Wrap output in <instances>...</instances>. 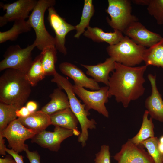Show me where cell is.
Wrapping results in <instances>:
<instances>
[{"mask_svg":"<svg viewBox=\"0 0 163 163\" xmlns=\"http://www.w3.org/2000/svg\"><path fill=\"white\" fill-rule=\"evenodd\" d=\"M115 69L109 78L110 98L114 96L116 101L127 107L132 101L137 100L144 94V73L147 66H126L115 62Z\"/></svg>","mask_w":163,"mask_h":163,"instance_id":"1","label":"cell"},{"mask_svg":"<svg viewBox=\"0 0 163 163\" xmlns=\"http://www.w3.org/2000/svg\"><path fill=\"white\" fill-rule=\"evenodd\" d=\"M25 74L13 69H6L0 77V102L23 106L31 92Z\"/></svg>","mask_w":163,"mask_h":163,"instance_id":"2","label":"cell"},{"mask_svg":"<svg viewBox=\"0 0 163 163\" xmlns=\"http://www.w3.org/2000/svg\"><path fill=\"white\" fill-rule=\"evenodd\" d=\"M51 82L56 83L58 87L64 90L66 93L70 104V108L77 118L81 129L79 135L80 138L85 140L88 138L89 129L96 127V123L93 119H89L88 117L90 115L85 109V105L76 97L74 91L73 85L69 80L56 72L53 76Z\"/></svg>","mask_w":163,"mask_h":163,"instance_id":"3","label":"cell"},{"mask_svg":"<svg viewBox=\"0 0 163 163\" xmlns=\"http://www.w3.org/2000/svg\"><path fill=\"white\" fill-rule=\"evenodd\" d=\"M146 49L126 36L117 44L107 46L106 50L116 62L133 67L144 61Z\"/></svg>","mask_w":163,"mask_h":163,"instance_id":"4","label":"cell"},{"mask_svg":"<svg viewBox=\"0 0 163 163\" xmlns=\"http://www.w3.org/2000/svg\"><path fill=\"white\" fill-rule=\"evenodd\" d=\"M56 3L55 0H39L29 16L27 22L34 30L36 38L34 42L36 47L42 51L49 46H55V38L46 29L44 15L46 11Z\"/></svg>","mask_w":163,"mask_h":163,"instance_id":"5","label":"cell"},{"mask_svg":"<svg viewBox=\"0 0 163 163\" xmlns=\"http://www.w3.org/2000/svg\"><path fill=\"white\" fill-rule=\"evenodd\" d=\"M36 47L34 42L23 49L18 45L9 47L3 55L4 59L0 62V71L11 68L26 73L33 62L32 52Z\"/></svg>","mask_w":163,"mask_h":163,"instance_id":"6","label":"cell"},{"mask_svg":"<svg viewBox=\"0 0 163 163\" xmlns=\"http://www.w3.org/2000/svg\"><path fill=\"white\" fill-rule=\"evenodd\" d=\"M131 1L128 0H108L106 12L111 19L107 18L109 25L114 30L123 33L133 22L138 21L137 18L131 14Z\"/></svg>","mask_w":163,"mask_h":163,"instance_id":"7","label":"cell"},{"mask_svg":"<svg viewBox=\"0 0 163 163\" xmlns=\"http://www.w3.org/2000/svg\"><path fill=\"white\" fill-rule=\"evenodd\" d=\"M109 88L106 86L100 88L97 90L89 91L77 85H73L75 94L83 101L86 110L93 109L107 118L109 117V113L105 104L110 98Z\"/></svg>","mask_w":163,"mask_h":163,"instance_id":"8","label":"cell"},{"mask_svg":"<svg viewBox=\"0 0 163 163\" xmlns=\"http://www.w3.org/2000/svg\"><path fill=\"white\" fill-rule=\"evenodd\" d=\"M0 132L3 137L7 139L8 146L18 153L28 148V145L24 143L25 141L32 139L36 135L24 126L18 118L11 122Z\"/></svg>","mask_w":163,"mask_h":163,"instance_id":"9","label":"cell"},{"mask_svg":"<svg viewBox=\"0 0 163 163\" xmlns=\"http://www.w3.org/2000/svg\"><path fill=\"white\" fill-rule=\"evenodd\" d=\"M48 10L47 20L55 34V47L57 50L66 55L67 50L65 46L66 37L69 32L75 30V26L66 22L58 14L53 6L49 7Z\"/></svg>","mask_w":163,"mask_h":163,"instance_id":"10","label":"cell"},{"mask_svg":"<svg viewBox=\"0 0 163 163\" xmlns=\"http://www.w3.org/2000/svg\"><path fill=\"white\" fill-rule=\"evenodd\" d=\"M37 2L36 0H18L12 3L0 2V7L6 11V13L0 17V26L3 27L8 22L25 20L29 18L30 12L34 9Z\"/></svg>","mask_w":163,"mask_h":163,"instance_id":"11","label":"cell"},{"mask_svg":"<svg viewBox=\"0 0 163 163\" xmlns=\"http://www.w3.org/2000/svg\"><path fill=\"white\" fill-rule=\"evenodd\" d=\"M73 135L72 130L55 126L53 131L45 130L35 135L31 139V142L50 151L57 152L59 149L62 142Z\"/></svg>","mask_w":163,"mask_h":163,"instance_id":"12","label":"cell"},{"mask_svg":"<svg viewBox=\"0 0 163 163\" xmlns=\"http://www.w3.org/2000/svg\"><path fill=\"white\" fill-rule=\"evenodd\" d=\"M142 147L133 144L129 139L113 156L114 159L117 163H155Z\"/></svg>","mask_w":163,"mask_h":163,"instance_id":"13","label":"cell"},{"mask_svg":"<svg viewBox=\"0 0 163 163\" xmlns=\"http://www.w3.org/2000/svg\"><path fill=\"white\" fill-rule=\"evenodd\" d=\"M123 33L137 44L149 48L163 38L160 35L148 30L138 21L130 24Z\"/></svg>","mask_w":163,"mask_h":163,"instance_id":"14","label":"cell"},{"mask_svg":"<svg viewBox=\"0 0 163 163\" xmlns=\"http://www.w3.org/2000/svg\"><path fill=\"white\" fill-rule=\"evenodd\" d=\"M59 68L62 74L74 81L75 85L92 90H97L100 88L97 82L88 77L82 70L72 64L63 62L60 64Z\"/></svg>","mask_w":163,"mask_h":163,"instance_id":"15","label":"cell"},{"mask_svg":"<svg viewBox=\"0 0 163 163\" xmlns=\"http://www.w3.org/2000/svg\"><path fill=\"white\" fill-rule=\"evenodd\" d=\"M151 87V94L145 101V106L152 119L163 122V100L157 88L156 75H148Z\"/></svg>","mask_w":163,"mask_h":163,"instance_id":"16","label":"cell"},{"mask_svg":"<svg viewBox=\"0 0 163 163\" xmlns=\"http://www.w3.org/2000/svg\"><path fill=\"white\" fill-rule=\"evenodd\" d=\"M115 61L111 57L107 58L105 61L94 65L81 64L87 69L86 74L91 77L97 82H102L109 86V74L115 69Z\"/></svg>","mask_w":163,"mask_h":163,"instance_id":"17","label":"cell"},{"mask_svg":"<svg viewBox=\"0 0 163 163\" xmlns=\"http://www.w3.org/2000/svg\"><path fill=\"white\" fill-rule=\"evenodd\" d=\"M50 117L51 125L72 130L75 136L80 134L77 127L78 119L70 108L56 112L50 115Z\"/></svg>","mask_w":163,"mask_h":163,"instance_id":"18","label":"cell"},{"mask_svg":"<svg viewBox=\"0 0 163 163\" xmlns=\"http://www.w3.org/2000/svg\"><path fill=\"white\" fill-rule=\"evenodd\" d=\"M18 118L24 126L36 135L45 130L51 125L50 116L41 110L32 113L26 117Z\"/></svg>","mask_w":163,"mask_h":163,"instance_id":"19","label":"cell"},{"mask_svg":"<svg viewBox=\"0 0 163 163\" xmlns=\"http://www.w3.org/2000/svg\"><path fill=\"white\" fill-rule=\"evenodd\" d=\"M83 35L94 42H105L109 45L117 44L124 37L122 33L117 30H114L113 32H106L99 27H91L90 26L87 28Z\"/></svg>","mask_w":163,"mask_h":163,"instance_id":"20","label":"cell"},{"mask_svg":"<svg viewBox=\"0 0 163 163\" xmlns=\"http://www.w3.org/2000/svg\"><path fill=\"white\" fill-rule=\"evenodd\" d=\"M59 87L54 89L49 95L50 101L40 110L50 116L59 110L70 108L67 95Z\"/></svg>","mask_w":163,"mask_h":163,"instance_id":"21","label":"cell"},{"mask_svg":"<svg viewBox=\"0 0 163 163\" xmlns=\"http://www.w3.org/2000/svg\"><path fill=\"white\" fill-rule=\"evenodd\" d=\"M57 53L55 47L51 46L45 48L40 54L46 76H54L57 72L55 66L57 61Z\"/></svg>","mask_w":163,"mask_h":163,"instance_id":"22","label":"cell"},{"mask_svg":"<svg viewBox=\"0 0 163 163\" xmlns=\"http://www.w3.org/2000/svg\"><path fill=\"white\" fill-rule=\"evenodd\" d=\"M149 115L148 110H145L143 116L140 129L134 136L129 139L131 142L136 145H139L141 142L154 136V127L152 119L150 117L148 119Z\"/></svg>","mask_w":163,"mask_h":163,"instance_id":"23","label":"cell"},{"mask_svg":"<svg viewBox=\"0 0 163 163\" xmlns=\"http://www.w3.org/2000/svg\"><path fill=\"white\" fill-rule=\"evenodd\" d=\"M144 61L145 65H152L163 68V37L158 42L146 49Z\"/></svg>","mask_w":163,"mask_h":163,"instance_id":"24","label":"cell"},{"mask_svg":"<svg viewBox=\"0 0 163 163\" xmlns=\"http://www.w3.org/2000/svg\"><path fill=\"white\" fill-rule=\"evenodd\" d=\"M31 29L27 21L24 20L16 21L10 30L4 32H0V43L9 40L15 41L20 34L28 32L30 31Z\"/></svg>","mask_w":163,"mask_h":163,"instance_id":"25","label":"cell"},{"mask_svg":"<svg viewBox=\"0 0 163 163\" xmlns=\"http://www.w3.org/2000/svg\"><path fill=\"white\" fill-rule=\"evenodd\" d=\"M82 13L79 23L75 26L76 33L74 38H79L89 26V22L95 12L92 0H85Z\"/></svg>","mask_w":163,"mask_h":163,"instance_id":"26","label":"cell"},{"mask_svg":"<svg viewBox=\"0 0 163 163\" xmlns=\"http://www.w3.org/2000/svg\"><path fill=\"white\" fill-rule=\"evenodd\" d=\"M21 107L16 104L0 102V131L16 119V111Z\"/></svg>","mask_w":163,"mask_h":163,"instance_id":"27","label":"cell"},{"mask_svg":"<svg viewBox=\"0 0 163 163\" xmlns=\"http://www.w3.org/2000/svg\"><path fill=\"white\" fill-rule=\"evenodd\" d=\"M26 78L31 86H35L46 76L41 62L40 54L37 56L28 71L25 73Z\"/></svg>","mask_w":163,"mask_h":163,"instance_id":"28","label":"cell"},{"mask_svg":"<svg viewBox=\"0 0 163 163\" xmlns=\"http://www.w3.org/2000/svg\"><path fill=\"white\" fill-rule=\"evenodd\" d=\"M159 142L157 137L154 136L144 141L140 144L147 149L148 152L155 163H163V154L158 147Z\"/></svg>","mask_w":163,"mask_h":163,"instance_id":"29","label":"cell"},{"mask_svg":"<svg viewBox=\"0 0 163 163\" xmlns=\"http://www.w3.org/2000/svg\"><path fill=\"white\" fill-rule=\"evenodd\" d=\"M147 10L155 19L157 24H163V0H149Z\"/></svg>","mask_w":163,"mask_h":163,"instance_id":"30","label":"cell"},{"mask_svg":"<svg viewBox=\"0 0 163 163\" xmlns=\"http://www.w3.org/2000/svg\"><path fill=\"white\" fill-rule=\"evenodd\" d=\"M110 147L108 145H103L100 151L95 154L94 161L96 163H110Z\"/></svg>","mask_w":163,"mask_h":163,"instance_id":"31","label":"cell"},{"mask_svg":"<svg viewBox=\"0 0 163 163\" xmlns=\"http://www.w3.org/2000/svg\"><path fill=\"white\" fill-rule=\"evenodd\" d=\"M24 151L30 163H40V156L37 152L30 151L28 148Z\"/></svg>","mask_w":163,"mask_h":163,"instance_id":"32","label":"cell"},{"mask_svg":"<svg viewBox=\"0 0 163 163\" xmlns=\"http://www.w3.org/2000/svg\"><path fill=\"white\" fill-rule=\"evenodd\" d=\"M6 152L12 157L17 163H24L23 156L13 150L7 148Z\"/></svg>","mask_w":163,"mask_h":163,"instance_id":"33","label":"cell"},{"mask_svg":"<svg viewBox=\"0 0 163 163\" xmlns=\"http://www.w3.org/2000/svg\"><path fill=\"white\" fill-rule=\"evenodd\" d=\"M30 113L26 106L22 107L16 111V115L18 118L26 117Z\"/></svg>","mask_w":163,"mask_h":163,"instance_id":"34","label":"cell"},{"mask_svg":"<svg viewBox=\"0 0 163 163\" xmlns=\"http://www.w3.org/2000/svg\"><path fill=\"white\" fill-rule=\"evenodd\" d=\"M25 106L29 111L31 113L36 111L38 107V105L35 102L30 101L27 103Z\"/></svg>","mask_w":163,"mask_h":163,"instance_id":"35","label":"cell"},{"mask_svg":"<svg viewBox=\"0 0 163 163\" xmlns=\"http://www.w3.org/2000/svg\"><path fill=\"white\" fill-rule=\"evenodd\" d=\"M1 133L0 132V154L5 155L7 148L5 144L4 140Z\"/></svg>","mask_w":163,"mask_h":163,"instance_id":"36","label":"cell"},{"mask_svg":"<svg viewBox=\"0 0 163 163\" xmlns=\"http://www.w3.org/2000/svg\"><path fill=\"white\" fill-rule=\"evenodd\" d=\"M12 156L7 155L4 158H0V163H17L15 160L12 158Z\"/></svg>","mask_w":163,"mask_h":163,"instance_id":"37","label":"cell"},{"mask_svg":"<svg viewBox=\"0 0 163 163\" xmlns=\"http://www.w3.org/2000/svg\"><path fill=\"white\" fill-rule=\"evenodd\" d=\"M132 1L136 4L142 5H147L149 2V0H136Z\"/></svg>","mask_w":163,"mask_h":163,"instance_id":"38","label":"cell"},{"mask_svg":"<svg viewBox=\"0 0 163 163\" xmlns=\"http://www.w3.org/2000/svg\"><path fill=\"white\" fill-rule=\"evenodd\" d=\"M158 147L161 152L163 154V144L160 143L159 142L158 145Z\"/></svg>","mask_w":163,"mask_h":163,"instance_id":"39","label":"cell"},{"mask_svg":"<svg viewBox=\"0 0 163 163\" xmlns=\"http://www.w3.org/2000/svg\"><path fill=\"white\" fill-rule=\"evenodd\" d=\"M159 142L163 144V136H161L159 139Z\"/></svg>","mask_w":163,"mask_h":163,"instance_id":"40","label":"cell"},{"mask_svg":"<svg viewBox=\"0 0 163 163\" xmlns=\"http://www.w3.org/2000/svg\"><path fill=\"white\" fill-rule=\"evenodd\" d=\"M94 163H96L95 162Z\"/></svg>","mask_w":163,"mask_h":163,"instance_id":"41","label":"cell"}]
</instances>
